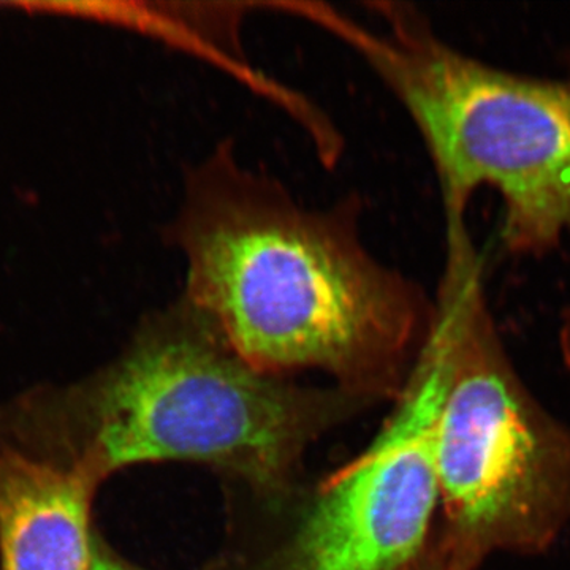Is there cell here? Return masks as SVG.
I'll list each match as a JSON object with an SVG mask.
<instances>
[{
	"instance_id": "cell-3",
	"label": "cell",
	"mask_w": 570,
	"mask_h": 570,
	"mask_svg": "<svg viewBox=\"0 0 570 570\" xmlns=\"http://www.w3.org/2000/svg\"><path fill=\"white\" fill-rule=\"evenodd\" d=\"M73 404L81 445L69 463L99 482L134 464L195 461L269 493L324 419L316 396L250 366L184 295Z\"/></svg>"
},
{
	"instance_id": "cell-7",
	"label": "cell",
	"mask_w": 570,
	"mask_h": 570,
	"mask_svg": "<svg viewBox=\"0 0 570 570\" xmlns=\"http://www.w3.org/2000/svg\"><path fill=\"white\" fill-rule=\"evenodd\" d=\"M89 570H145L121 560L102 547V543H94L91 568Z\"/></svg>"
},
{
	"instance_id": "cell-2",
	"label": "cell",
	"mask_w": 570,
	"mask_h": 570,
	"mask_svg": "<svg viewBox=\"0 0 570 570\" xmlns=\"http://www.w3.org/2000/svg\"><path fill=\"white\" fill-rule=\"evenodd\" d=\"M365 28L324 3L291 10L346 41L417 127L436 170L445 223L480 187L504 205L502 242L543 254L570 234V81L523 77L450 47L414 7L370 3Z\"/></svg>"
},
{
	"instance_id": "cell-1",
	"label": "cell",
	"mask_w": 570,
	"mask_h": 570,
	"mask_svg": "<svg viewBox=\"0 0 570 570\" xmlns=\"http://www.w3.org/2000/svg\"><path fill=\"white\" fill-rule=\"evenodd\" d=\"M362 216L358 194L302 204L227 138L186 168L165 245L181 257V295L255 370L374 387L422 348L434 302L367 249Z\"/></svg>"
},
{
	"instance_id": "cell-8",
	"label": "cell",
	"mask_w": 570,
	"mask_h": 570,
	"mask_svg": "<svg viewBox=\"0 0 570 570\" xmlns=\"http://www.w3.org/2000/svg\"><path fill=\"white\" fill-rule=\"evenodd\" d=\"M566 346H568V352L570 355V318L568 325H566Z\"/></svg>"
},
{
	"instance_id": "cell-6",
	"label": "cell",
	"mask_w": 570,
	"mask_h": 570,
	"mask_svg": "<svg viewBox=\"0 0 570 570\" xmlns=\"http://www.w3.org/2000/svg\"><path fill=\"white\" fill-rule=\"evenodd\" d=\"M97 483L78 464L51 463L0 445L2 570H89Z\"/></svg>"
},
{
	"instance_id": "cell-4",
	"label": "cell",
	"mask_w": 570,
	"mask_h": 570,
	"mask_svg": "<svg viewBox=\"0 0 570 570\" xmlns=\"http://www.w3.org/2000/svg\"><path fill=\"white\" fill-rule=\"evenodd\" d=\"M444 269L459 288L461 328L439 426V498L463 566L491 549L546 535L569 487L570 459L510 374L469 232L445 238Z\"/></svg>"
},
{
	"instance_id": "cell-5",
	"label": "cell",
	"mask_w": 570,
	"mask_h": 570,
	"mask_svg": "<svg viewBox=\"0 0 570 570\" xmlns=\"http://www.w3.org/2000/svg\"><path fill=\"white\" fill-rule=\"evenodd\" d=\"M460 328L459 291L441 279L395 414L358 459L321 487L283 570H403L417 557L439 499V426Z\"/></svg>"
}]
</instances>
